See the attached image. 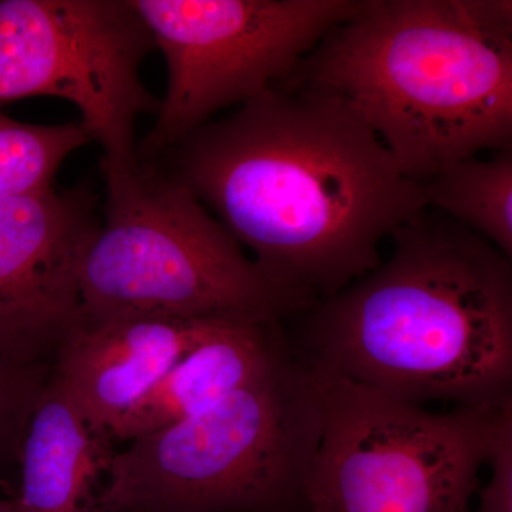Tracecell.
<instances>
[{
  "mask_svg": "<svg viewBox=\"0 0 512 512\" xmlns=\"http://www.w3.org/2000/svg\"><path fill=\"white\" fill-rule=\"evenodd\" d=\"M153 50L130 0H0V103L70 101L103 148L101 164L131 167L136 120L160 110L140 77Z\"/></svg>",
  "mask_w": 512,
  "mask_h": 512,
  "instance_id": "cell-8",
  "label": "cell"
},
{
  "mask_svg": "<svg viewBox=\"0 0 512 512\" xmlns=\"http://www.w3.org/2000/svg\"><path fill=\"white\" fill-rule=\"evenodd\" d=\"M163 53L168 87L137 147L156 160L232 104L284 83L363 0H130Z\"/></svg>",
  "mask_w": 512,
  "mask_h": 512,
  "instance_id": "cell-7",
  "label": "cell"
},
{
  "mask_svg": "<svg viewBox=\"0 0 512 512\" xmlns=\"http://www.w3.org/2000/svg\"><path fill=\"white\" fill-rule=\"evenodd\" d=\"M284 83L348 103L424 183L512 148V3L363 0Z\"/></svg>",
  "mask_w": 512,
  "mask_h": 512,
  "instance_id": "cell-3",
  "label": "cell"
},
{
  "mask_svg": "<svg viewBox=\"0 0 512 512\" xmlns=\"http://www.w3.org/2000/svg\"><path fill=\"white\" fill-rule=\"evenodd\" d=\"M153 161L308 311L375 269L384 239L426 208L421 185L353 107L291 84L202 124Z\"/></svg>",
  "mask_w": 512,
  "mask_h": 512,
  "instance_id": "cell-1",
  "label": "cell"
},
{
  "mask_svg": "<svg viewBox=\"0 0 512 512\" xmlns=\"http://www.w3.org/2000/svg\"><path fill=\"white\" fill-rule=\"evenodd\" d=\"M0 512H16L13 501H0Z\"/></svg>",
  "mask_w": 512,
  "mask_h": 512,
  "instance_id": "cell-17",
  "label": "cell"
},
{
  "mask_svg": "<svg viewBox=\"0 0 512 512\" xmlns=\"http://www.w3.org/2000/svg\"><path fill=\"white\" fill-rule=\"evenodd\" d=\"M221 320L120 315L80 320L52 360V373L96 429L117 423Z\"/></svg>",
  "mask_w": 512,
  "mask_h": 512,
  "instance_id": "cell-10",
  "label": "cell"
},
{
  "mask_svg": "<svg viewBox=\"0 0 512 512\" xmlns=\"http://www.w3.org/2000/svg\"><path fill=\"white\" fill-rule=\"evenodd\" d=\"M55 375L30 416L18 463L16 512H100V494L114 453Z\"/></svg>",
  "mask_w": 512,
  "mask_h": 512,
  "instance_id": "cell-12",
  "label": "cell"
},
{
  "mask_svg": "<svg viewBox=\"0 0 512 512\" xmlns=\"http://www.w3.org/2000/svg\"><path fill=\"white\" fill-rule=\"evenodd\" d=\"M318 376L295 353L191 419L114 453L100 512H309Z\"/></svg>",
  "mask_w": 512,
  "mask_h": 512,
  "instance_id": "cell-4",
  "label": "cell"
},
{
  "mask_svg": "<svg viewBox=\"0 0 512 512\" xmlns=\"http://www.w3.org/2000/svg\"><path fill=\"white\" fill-rule=\"evenodd\" d=\"M86 188L0 201V356L52 365L82 320L80 259L99 228Z\"/></svg>",
  "mask_w": 512,
  "mask_h": 512,
  "instance_id": "cell-9",
  "label": "cell"
},
{
  "mask_svg": "<svg viewBox=\"0 0 512 512\" xmlns=\"http://www.w3.org/2000/svg\"><path fill=\"white\" fill-rule=\"evenodd\" d=\"M420 185L426 207L443 212L512 258V148L448 165Z\"/></svg>",
  "mask_w": 512,
  "mask_h": 512,
  "instance_id": "cell-13",
  "label": "cell"
},
{
  "mask_svg": "<svg viewBox=\"0 0 512 512\" xmlns=\"http://www.w3.org/2000/svg\"><path fill=\"white\" fill-rule=\"evenodd\" d=\"M90 141L79 123L39 126L0 113V201L49 190L63 161Z\"/></svg>",
  "mask_w": 512,
  "mask_h": 512,
  "instance_id": "cell-14",
  "label": "cell"
},
{
  "mask_svg": "<svg viewBox=\"0 0 512 512\" xmlns=\"http://www.w3.org/2000/svg\"><path fill=\"white\" fill-rule=\"evenodd\" d=\"M487 466L491 476L477 512H512V403L498 417Z\"/></svg>",
  "mask_w": 512,
  "mask_h": 512,
  "instance_id": "cell-16",
  "label": "cell"
},
{
  "mask_svg": "<svg viewBox=\"0 0 512 512\" xmlns=\"http://www.w3.org/2000/svg\"><path fill=\"white\" fill-rule=\"evenodd\" d=\"M52 365H26L0 356V464L18 463L30 416Z\"/></svg>",
  "mask_w": 512,
  "mask_h": 512,
  "instance_id": "cell-15",
  "label": "cell"
},
{
  "mask_svg": "<svg viewBox=\"0 0 512 512\" xmlns=\"http://www.w3.org/2000/svg\"><path fill=\"white\" fill-rule=\"evenodd\" d=\"M104 221L79 265L84 318L165 315L284 322L308 311L278 291L194 192L158 161L101 164Z\"/></svg>",
  "mask_w": 512,
  "mask_h": 512,
  "instance_id": "cell-5",
  "label": "cell"
},
{
  "mask_svg": "<svg viewBox=\"0 0 512 512\" xmlns=\"http://www.w3.org/2000/svg\"><path fill=\"white\" fill-rule=\"evenodd\" d=\"M392 241L375 269L295 316L292 352L400 402H512L511 259L429 207Z\"/></svg>",
  "mask_w": 512,
  "mask_h": 512,
  "instance_id": "cell-2",
  "label": "cell"
},
{
  "mask_svg": "<svg viewBox=\"0 0 512 512\" xmlns=\"http://www.w3.org/2000/svg\"><path fill=\"white\" fill-rule=\"evenodd\" d=\"M289 352L281 322L222 323L114 424L110 436L134 441L191 419L265 375Z\"/></svg>",
  "mask_w": 512,
  "mask_h": 512,
  "instance_id": "cell-11",
  "label": "cell"
},
{
  "mask_svg": "<svg viewBox=\"0 0 512 512\" xmlns=\"http://www.w3.org/2000/svg\"><path fill=\"white\" fill-rule=\"evenodd\" d=\"M313 372L323 420L309 512H470L508 403L431 412Z\"/></svg>",
  "mask_w": 512,
  "mask_h": 512,
  "instance_id": "cell-6",
  "label": "cell"
}]
</instances>
